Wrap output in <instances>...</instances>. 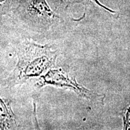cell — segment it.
I'll return each mask as SVG.
<instances>
[{
    "instance_id": "obj_7",
    "label": "cell",
    "mask_w": 130,
    "mask_h": 130,
    "mask_svg": "<svg viewBox=\"0 0 130 130\" xmlns=\"http://www.w3.org/2000/svg\"><path fill=\"white\" fill-rule=\"evenodd\" d=\"M93 1H95V2H96V3H98V4L99 5H100V6H102V5H101V4H100V3H99L98 2V1H97V0H93Z\"/></svg>"
},
{
    "instance_id": "obj_5",
    "label": "cell",
    "mask_w": 130,
    "mask_h": 130,
    "mask_svg": "<svg viewBox=\"0 0 130 130\" xmlns=\"http://www.w3.org/2000/svg\"><path fill=\"white\" fill-rule=\"evenodd\" d=\"M13 0H0V22L3 16L7 15L12 9Z\"/></svg>"
},
{
    "instance_id": "obj_2",
    "label": "cell",
    "mask_w": 130,
    "mask_h": 130,
    "mask_svg": "<svg viewBox=\"0 0 130 130\" xmlns=\"http://www.w3.org/2000/svg\"><path fill=\"white\" fill-rule=\"evenodd\" d=\"M14 14L24 22L39 29L48 28L56 18L46 0H22Z\"/></svg>"
},
{
    "instance_id": "obj_4",
    "label": "cell",
    "mask_w": 130,
    "mask_h": 130,
    "mask_svg": "<svg viewBox=\"0 0 130 130\" xmlns=\"http://www.w3.org/2000/svg\"><path fill=\"white\" fill-rule=\"evenodd\" d=\"M12 101L0 96V129H14L18 126L16 116L13 111Z\"/></svg>"
},
{
    "instance_id": "obj_3",
    "label": "cell",
    "mask_w": 130,
    "mask_h": 130,
    "mask_svg": "<svg viewBox=\"0 0 130 130\" xmlns=\"http://www.w3.org/2000/svg\"><path fill=\"white\" fill-rule=\"evenodd\" d=\"M37 85L39 87H43L46 85L68 86L74 88L75 90L83 95L84 96H89L90 95L89 91L78 85L74 80L68 78V77L64 76L63 73L58 70H50L46 74L42 75Z\"/></svg>"
},
{
    "instance_id": "obj_6",
    "label": "cell",
    "mask_w": 130,
    "mask_h": 130,
    "mask_svg": "<svg viewBox=\"0 0 130 130\" xmlns=\"http://www.w3.org/2000/svg\"><path fill=\"white\" fill-rule=\"evenodd\" d=\"M123 119H124V129H130V107L126 110L124 113Z\"/></svg>"
},
{
    "instance_id": "obj_1",
    "label": "cell",
    "mask_w": 130,
    "mask_h": 130,
    "mask_svg": "<svg viewBox=\"0 0 130 130\" xmlns=\"http://www.w3.org/2000/svg\"><path fill=\"white\" fill-rule=\"evenodd\" d=\"M17 57L15 68L4 81L9 87L42 76L55 64L57 54L49 45L24 42L18 48Z\"/></svg>"
}]
</instances>
